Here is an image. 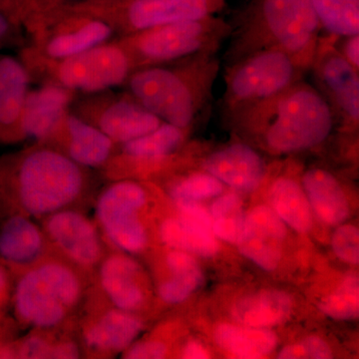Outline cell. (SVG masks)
<instances>
[{"mask_svg": "<svg viewBox=\"0 0 359 359\" xmlns=\"http://www.w3.org/2000/svg\"><path fill=\"white\" fill-rule=\"evenodd\" d=\"M231 26L224 66L280 50L309 71L323 32L311 0H254Z\"/></svg>", "mask_w": 359, "mask_h": 359, "instance_id": "2", "label": "cell"}, {"mask_svg": "<svg viewBox=\"0 0 359 359\" xmlns=\"http://www.w3.org/2000/svg\"><path fill=\"white\" fill-rule=\"evenodd\" d=\"M68 157L79 166L97 167L110 156L113 141L102 130L76 117L67 119Z\"/></svg>", "mask_w": 359, "mask_h": 359, "instance_id": "22", "label": "cell"}, {"mask_svg": "<svg viewBox=\"0 0 359 359\" xmlns=\"http://www.w3.org/2000/svg\"><path fill=\"white\" fill-rule=\"evenodd\" d=\"M69 96L65 90L47 87L26 96L21 127L28 137L42 139L48 136L65 115Z\"/></svg>", "mask_w": 359, "mask_h": 359, "instance_id": "18", "label": "cell"}, {"mask_svg": "<svg viewBox=\"0 0 359 359\" xmlns=\"http://www.w3.org/2000/svg\"><path fill=\"white\" fill-rule=\"evenodd\" d=\"M332 248L337 257L349 264L359 262V231L353 224L339 226L332 237Z\"/></svg>", "mask_w": 359, "mask_h": 359, "instance_id": "34", "label": "cell"}, {"mask_svg": "<svg viewBox=\"0 0 359 359\" xmlns=\"http://www.w3.org/2000/svg\"><path fill=\"white\" fill-rule=\"evenodd\" d=\"M129 70L128 55L121 48L96 46L65 59L58 76L67 88L100 91L122 83Z\"/></svg>", "mask_w": 359, "mask_h": 359, "instance_id": "10", "label": "cell"}, {"mask_svg": "<svg viewBox=\"0 0 359 359\" xmlns=\"http://www.w3.org/2000/svg\"><path fill=\"white\" fill-rule=\"evenodd\" d=\"M323 32L340 37L359 33V0H311Z\"/></svg>", "mask_w": 359, "mask_h": 359, "instance_id": "29", "label": "cell"}, {"mask_svg": "<svg viewBox=\"0 0 359 359\" xmlns=\"http://www.w3.org/2000/svg\"><path fill=\"white\" fill-rule=\"evenodd\" d=\"M83 285L76 271L65 262L35 264L21 276L14 292V311L21 323L46 330L67 320L82 299Z\"/></svg>", "mask_w": 359, "mask_h": 359, "instance_id": "4", "label": "cell"}, {"mask_svg": "<svg viewBox=\"0 0 359 359\" xmlns=\"http://www.w3.org/2000/svg\"><path fill=\"white\" fill-rule=\"evenodd\" d=\"M83 189L84 177L79 165L57 151H33L18 168V200L30 217L45 218L68 209L81 197Z\"/></svg>", "mask_w": 359, "mask_h": 359, "instance_id": "5", "label": "cell"}, {"mask_svg": "<svg viewBox=\"0 0 359 359\" xmlns=\"http://www.w3.org/2000/svg\"><path fill=\"white\" fill-rule=\"evenodd\" d=\"M47 238L26 215H15L0 226V257L18 266H34L43 257Z\"/></svg>", "mask_w": 359, "mask_h": 359, "instance_id": "17", "label": "cell"}, {"mask_svg": "<svg viewBox=\"0 0 359 359\" xmlns=\"http://www.w3.org/2000/svg\"><path fill=\"white\" fill-rule=\"evenodd\" d=\"M161 237L174 249L210 257L218 252V244L212 230L181 216L166 219L161 226Z\"/></svg>", "mask_w": 359, "mask_h": 359, "instance_id": "25", "label": "cell"}, {"mask_svg": "<svg viewBox=\"0 0 359 359\" xmlns=\"http://www.w3.org/2000/svg\"><path fill=\"white\" fill-rule=\"evenodd\" d=\"M216 339L224 351L240 358H261L273 351L276 337L259 328L224 325L218 328Z\"/></svg>", "mask_w": 359, "mask_h": 359, "instance_id": "26", "label": "cell"}, {"mask_svg": "<svg viewBox=\"0 0 359 359\" xmlns=\"http://www.w3.org/2000/svg\"><path fill=\"white\" fill-rule=\"evenodd\" d=\"M285 226L268 207L255 208L245 217L244 230L238 240L241 252L264 269H275L282 257Z\"/></svg>", "mask_w": 359, "mask_h": 359, "instance_id": "14", "label": "cell"}, {"mask_svg": "<svg viewBox=\"0 0 359 359\" xmlns=\"http://www.w3.org/2000/svg\"><path fill=\"white\" fill-rule=\"evenodd\" d=\"M223 183L207 172H196L180 180L172 188V198L178 204L196 203L223 192Z\"/></svg>", "mask_w": 359, "mask_h": 359, "instance_id": "32", "label": "cell"}, {"mask_svg": "<svg viewBox=\"0 0 359 359\" xmlns=\"http://www.w3.org/2000/svg\"><path fill=\"white\" fill-rule=\"evenodd\" d=\"M219 65L218 53H204L183 59L179 68L148 66L131 77L130 89L163 122L188 130L211 103Z\"/></svg>", "mask_w": 359, "mask_h": 359, "instance_id": "3", "label": "cell"}, {"mask_svg": "<svg viewBox=\"0 0 359 359\" xmlns=\"http://www.w3.org/2000/svg\"><path fill=\"white\" fill-rule=\"evenodd\" d=\"M233 26L217 15L180 21L137 33L131 49L139 62L160 65L204 53H218Z\"/></svg>", "mask_w": 359, "mask_h": 359, "instance_id": "7", "label": "cell"}, {"mask_svg": "<svg viewBox=\"0 0 359 359\" xmlns=\"http://www.w3.org/2000/svg\"><path fill=\"white\" fill-rule=\"evenodd\" d=\"M308 70L289 54L264 50L224 68L222 114L224 118L264 100L304 79Z\"/></svg>", "mask_w": 359, "mask_h": 359, "instance_id": "6", "label": "cell"}, {"mask_svg": "<svg viewBox=\"0 0 359 359\" xmlns=\"http://www.w3.org/2000/svg\"><path fill=\"white\" fill-rule=\"evenodd\" d=\"M147 202L143 187L132 181L116 182L107 187L96 203V223L111 244L129 254L147 245V233L139 212Z\"/></svg>", "mask_w": 359, "mask_h": 359, "instance_id": "8", "label": "cell"}, {"mask_svg": "<svg viewBox=\"0 0 359 359\" xmlns=\"http://www.w3.org/2000/svg\"><path fill=\"white\" fill-rule=\"evenodd\" d=\"M226 0H132L127 8L131 29L140 32L157 26L217 15Z\"/></svg>", "mask_w": 359, "mask_h": 359, "instance_id": "13", "label": "cell"}, {"mask_svg": "<svg viewBox=\"0 0 359 359\" xmlns=\"http://www.w3.org/2000/svg\"><path fill=\"white\" fill-rule=\"evenodd\" d=\"M7 289V276L4 269L0 266V299L6 292Z\"/></svg>", "mask_w": 359, "mask_h": 359, "instance_id": "40", "label": "cell"}, {"mask_svg": "<svg viewBox=\"0 0 359 359\" xmlns=\"http://www.w3.org/2000/svg\"><path fill=\"white\" fill-rule=\"evenodd\" d=\"M141 330L138 318L114 308L92 320L85 328L83 339L90 351L99 355H111L131 346Z\"/></svg>", "mask_w": 359, "mask_h": 359, "instance_id": "16", "label": "cell"}, {"mask_svg": "<svg viewBox=\"0 0 359 359\" xmlns=\"http://www.w3.org/2000/svg\"><path fill=\"white\" fill-rule=\"evenodd\" d=\"M185 129L163 122L158 128L124 143L125 154L137 160H160L171 155L182 145Z\"/></svg>", "mask_w": 359, "mask_h": 359, "instance_id": "28", "label": "cell"}, {"mask_svg": "<svg viewBox=\"0 0 359 359\" xmlns=\"http://www.w3.org/2000/svg\"><path fill=\"white\" fill-rule=\"evenodd\" d=\"M337 39L321 35L309 70L313 71L316 88L332 107L335 123L355 129L359 124V70L337 50Z\"/></svg>", "mask_w": 359, "mask_h": 359, "instance_id": "9", "label": "cell"}, {"mask_svg": "<svg viewBox=\"0 0 359 359\" xmlns=\"http://www.w3.org/2000/svg\"><path fill=\"white\" fill-rule=\"evenodd\" d=\"M110 35V27L106 23L91 21L75 32L52 39L47 46V53L53 58L71 57L98 46Z\"/></svg>", "mask_w": 359, "mask_h": 359, "instance_id": "30", "label": "cell"}, {"mask_svg": "<svg viewBox=\"0 0 359 359\" xmlns=\"http://www.w3.org/2000/svg\"><path fill=\"white\" fill-rule=\"evenodd\" d=\"M184 358H191V359H205L209 358V353H207V351L203 347L200 346L199 344H196V342H192V344H189L188 346L185 347V351H184L183 353Z\"/></svg>", "mask_w": 359, "mask_h": 359, "instance_id": "38", "label": "cell"}, {"mask_svg": "<svg viewBox=\"0 0 359 359\" xmlns=\"http://www.w3.org/2000/svg\"><path fill=\"white\" fill-rule=\"evenodd\" d=\"M210 217L214 235L226 242L238 244L247 217L243 209L242 200L238 196L228 194L215 201Z\"/></svg>", "mask_w": 359, "mask_h": 359, "instance_id": "31", "label": "cell"}, {"mask_svg": "<svg viewBox=\"0 0 359 359\" xmlns=\"http://www.w3.org/2000/svg\"><path fill=\"white\" fill-rule=\"evenodd\" d=\"M226 119L238 132L255 137L276 154L320 146L337 124L327 99L304 79Z\"/></svg>", "mask_w": 359, "mask_h": 359, "instance_id": "1", "label": "cell"}, {"mask_svg": "<svg viewBox=\"0 0 359 359\" xmlns=\"http://www.w3.org/2000/svg\"><path fill=\"white\" fill-rule=\"evenodd\" d=\"M292 299L278 290H263L237 302L233 314L240 323L252 327H271L289 318Z\"/></svg>", "mask_w": 359, "mask_h": 359, "instance_id": "21", "label": "cell"}, {"mask_svg": "<svg viewBox=\"0 0 359 359\" xmlns=\"http://www.w3.org/2000/svg\"><path fill=\"white\" fill-rule=\"evenodd\" d=\"M202 167L222 183L242 192L257 189L266 174L263 157L247 143L219 148L205 158Z\"/></svg>", "mask_w": 359, "mask_h": 359, "instance_id": "12", "label": "cell"}, {"mask_svg": "<svg viewBox=\"0 0 359 359\" xmlns=\"http://www.w3.org/2000/svg\"><path fill=\"white\" fill-rule=\"evenodd\" d=\"M269 199L275 212L282 221L299 231H306L311 226L308 197L299 184L289 177L273 182Z\"/></svg>", "mask_w": 359, "mask_h": 359, "instance_id": "23", "label": "cell"}, {"mask_svg": "<svg viewBox=\"0 0 359 359\" xmlns=\"http://www.w3.org/2000/svg\"><path fill=\"white\" fill-rule=\"evenodd\" d=\"M47 240L74 266L95 268L103 259V245L98 226L82 212L68 209L45 217Z\"/></svg>", "mask_w": 359, "mask_h": 359, "instance_id": "11", "label": "cell"}, {"mask_svg": "<svg viewBox=\"0 0 359 359\" xmlns=\"http://www.w3.org/2000/svg\"><path fill=\"white\" fill-rule=\"evenodd\" d=\"M339 42L335 41V46L342 56L346 59L349 65L359 70V33L349 35V36L340 37Z\"/></svg>", "mask_w": 359, "mask_h": 359, "instance_id": "37", "label": "cell"}, {"mask_svg": "<svg viewBox=\"0 0 359 359\" xmlns=\"http://www.w3.org/2000/svg\"><path fill=\"white\" fill-rule=\"evenodd\" d=\"M358 278H347L334 294L323 299L320 308L335 320H354L359 313Z\"/></svg>", "mask_w": 359, "mask_h": 359, "instance_id": "33", "label": "cell"}, {"mask_svg": "<svg viewBox=\"0 0 359 359\" xmlns=\"http://www.w3.org/2000/svg\"><path fill=\"white\" fill-rule=\"evenodd\" d=\"M9 29V23L7 21L6 16L0 13V40L6 36L7 32Z\"/></svg>", "mask_w": 359, "mask_h": 359, "instance_id": "39", "label": "cell"}, {"mask_svg": "<svg viewBox=\"0 0 359 359\" xmlns=\"http://www.w3.org/2000/svg\"><path fill=\"white\" fill-rule=\"evenodd\" d=\"M302 185L309 202L321 219L334 224L347 218L348 202L334 175L327 170L313 168L302 176Z\"/></svg>", "mask_w": 359, "mask_h": 359, "instance_id": "19", "label": "cell"}, {"mask_svg": "<svg viewBox=\"0 0 359 359\" xmlns=\"http://www.w3.org/2000/svg\"><path fill=\"white\" fill-rule=\"evenodd\" d=\"M162 123L137 101H119L104 111L99 125L111 140L124 144L150 133Z\"/></svg>", "mask_w": 359, "mask_h": 359, "instance_id": "20", "label": "cell"}, {"mask_svg": "<svg viewBox=\"0 0 359 359\" xmlns=\"http://www.w3.org/2000/svg\"><path fill=\"white\" fill-rule=\"evenodd\" d=\"M167 264L172 278L161 283L159 294L163 301L179 304L190 297L204 280L199 264L183 250H175L167 257Z\"/></svg>", "mask_w": 359, "mask_h": 359, "instance_id": "24", "label": "cell"}, {"mask_svg": "<svg viewBox=\"0 0 359 359\" xmlns=\"http://www.w3.org/2000/svg\"><path fill=\"white\" fill-rule=\"evenodd\" d=\"M167 347L161 342L146 341L129 346L125 351V358H164Z\"/></svg>", "mask_w": 359, "mask_h": 359, "instance_id": "36", "label": "cell"}, {"mask_svg": "<svg viewBox=\"0 0 359 359\" xmlns=\"http://www.w3.org/2000/svg\"><path fill=\"white\" fill-rule=\"evenodd\" d=\"M98 266L99 283L112 306L128 313L140 309L146 294L139 264L115 252L103 257Z\"/></svg>", "mask_w": 359, "mask_h": 359, "instance_id": "15", "label": "cell"}, {"mask_svg": "<svg viewBox=\"0 0 359 359\" xmlns=\"http://www.w3.org/2000/svg\"><path fill=\"white\" fill-rule=\"evenodd\" d=\"M27 90L23 66L11 57L0 59V124L11 125L22 112Z\"/></svg>", "mask_w": 359, "mask_h": 359, "instance_id": "27", "label": "cell"}, {"mask_svg": "<svg viewBox=\"0 0 359 359\" xmlns=\"http://www.w3.org/2000/svg\"><path fill=\"white\" fill-rule=\"evenodd\" d=\"M332 358V353L330 347L327 346V342L318 337H309L301 344L285 347L278 354V358L282 359H327Z\"/></svg>", "mask_w": 359, "mask_h": 359, "instance_id": "35", "label": "cell"}]
</instances>
